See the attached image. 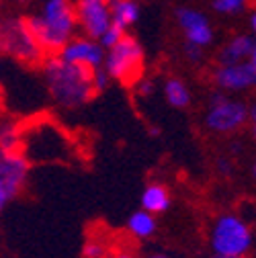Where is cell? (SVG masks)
<instances>
[{"instance_id":"obj_5","label":"cell","mask_w":256,"mask_h":258,"mask_svg":"<svg viewBox=\"0 0 256 258\" xmlns=\"http://www.w3.org/2000/svg\"><path fill=\"white\" fill-rule=\"evenodd\" d=\"M250 123V101L236 94L211 92L207 109L203 115V125L215 136H236Z\"/></svg>"},{"instance_id":"obj_16","label":"cell","mask_w":256,"mask_h":258,"mask_svg":"<svg viewBox=\"0 0 256 258\" xmlns=\"http://www.w3.org/2000/svg\"><path fill=\"white\" fill-rule=\"evenodd\" d=\"M23 146V123L11 115L0 113V148L21 150Z\"/></svg>"},{"instance_id":"obj_9","label":"cell","mask_w":256,"mask_h":258,"mask_svg":"<svg viewBox=\"0 0 256 258\" xmlns=\"http://www.w3.org/2000/svg\"><path fill=\"white\" fill-rule=\"evenodd\" d=\"M174 19H176L178 29L182 31L184 43L197 45L203 49L213 45L215 33L209 23V17L203 11H199L195 7H178L174 11Z\"/></svg>"},{"instance_id":"obj_6","label":"cell","mask_w":256,"mask_h":258,"mask_svg":"<svg viewBox=\"0 0 256 258\" xmlns=\"http://www.w3.org/2000/svg\"><path fill=\"white\" fill-rule=\"evenodd\" d=\"M146 49L140 39L132 33H123V37L109 49H105L103 70L109 74L111 82H119L123 86H134L138 78L144 76Z\"/></svg>"},{"instance_id":"obj_29","label":"cell","mask_w":256,"mask_h":258,"mask_svg":"<svg viewBox=\"0 0 256 258\" xmlns=\"http://www.w3.org/2000/svg\"><path fill=\"white\" fill-rule=\"evenodd\" d=\"M144 258H170L166 252H150V254H146Z\"/></svg>"},{"instance_id":"obj_17","label":"cell","mask_w":256,"mask_h":258,"mask_svg":"<svg viewBox=\"0 0 256 258\" xmlns=\"http://www.w3.org/2000/svg\"><path fill=\"white\" fill-rule=\"evenodd\" d=\"M164 99L174 109H186L193 103V94H190V88L186 86V82L182 78L172 76L164 82Z\"/></svg>"},{"instance_id":"obj_20","label":"cell","mask_w":256,"mask_h":258,"mask_svg":"<svg viewBox=\"0 0 256 258\" xmlns=\"http://www.w3.org/2000/svg\"><path fill=\"white\" fill-rule=\"evenodd\" d=\"M134 90H136V94L140 96V99H152L154 92H156V82L152 78L142 76L134 82Z\"/></svg>"},{"instance_id":"obj_2","label":"cell","mask_w":256,"mask_h":258,"mask_svg":"<svg viewBox=\"0 0 256 258\" xmlns=\"http://www.w3.org/2000/svg\"><path fill=\"white\" fill-rule=\"evenodd\" d=\"M25 21L45 55H55L78 33L74 0H37L25 13Z\"/></svg>"},{"instance_id":"obj_25","label":"cell","mask_w":256,"mask_h":258,"mask_svg":"<svg viewBox=\"0 0 256 258\" xmlns=\"http://www.w3.org/2000/svg\"><path fill=\"white\" fill-rule=\"evenodd\" d=\"M217 172H219L221 176H230V174L234 172V164H232V160H230V158H226V156L217 158Z\"/></svg>"},{"instance_id":"obj_15","label":"cell","mask_w":256,"mask_h":258,"mask_svg":"<svg viewBox=\"0 0 256 258\" xmlns=\"http://www.w3.org/2000/svg\"><path fill=\"white\" fill-rule=\"evenodd\" d=\"M125 230L136 240H150L158 230L156 215H152V213H148L144 209H138L136 213H132L130 217H127Z\"/></svg>"},{"instance_id":"obj_7","label":"cell","mask_w":256,"mask_h":258,"mask_svg":"<svg viewBox=\"0 0 256 258\" xmlns=\"http://www.w3.org/2000/svg\"><path fill=\"white\" fill-rule=\"evenodd\" d=\"M211 82L215 90L226 94H244L250 92L256 84V59L228 63V66H215L211 72Z\"/></svg>"},{"instance_id":"obj_21","label":"cell","mask_w":256,"mask_h":258,"mask_svg":"<svg viewBox=\"0 0 256 258\" xmlns=\"http://www.w3.org/2000/svg\"><path fill=\"white\" fill-rule=\"evenodd\" d=\"M182 53H184V57H186L188 63H193V66H199V63L205 61V53H207V49L197 47V45H190V43H184Z\"/></svg>"},{"instance_id":"obj_10","label":"cell","mask_w":256,"mask_h":258,"mask_svg":"<svg viewBox=\"0 0 256 258\" xmlns=\"http://www.w3.org/2000/svg\"><path fill=\"white\" fill-rule=\"evenodd\" d=\"M74 13L78 33L99 39L111 27L109 0H74Z\"/></svg>"},{"instance_id":"obj_11","label":"cell","mask_w":256,"mask_h":258,"mask_svg":"<svg viewBox=\"0 0 256 258\" xmlns=\"http://www.w3.org/2000/svg\"><path fill=\"white\" fill-rule=\"evenodd\" d=\"M55 55H59L63 61L68 63H74V66H80L84 70H99L103 66V59H105V49L103 45L92 39V37H86L82 33H76L70 41H66Z\"/></svg>"},{"instance_id":"obj_14","label":"cell","mask_w":256,"mask_h":258,"mask_svg":"<svg viewBox=\"0 0 256 258\" xmlns=\"http://www.w3.org/2000/svg\"><path fill=\"white\" fill-rule=\"evenodd\" d=\"M109 7H111V25L125 31V33H130V29L142 17V7L138 0H109Z\"/></svg>"},{"instance_id":"obj_30","label":"cell","mask_w":256,"mask_h":258,"mask_svg":"<svg viewBox=\"0 0 256 258\" xmlns=\"http://www.w3.org/2000/svg\"><path fill=\"white\" fill-rule=\"evenodd\" d=\"M211 258H240V256H217V254H211Z\"/></svg>"},{"instance_id":"obj_8","label":"cell","mask_w":256,"mask_h":258,"mask_svg":"<svg viewBox=\"0 0 256 258\" xmlns=\"http://www.w3.org/2000/svg\"><path fill=\"white\" fill-rule=\"evenodd\" d=\"M31 160L23 150H3L0 148V186L9 190V195L17 199L25 190L31 174Z\"/></svg>"},{"instance_id":"obj_22","label":"cell","mask_w":256,"mask_h":258,"mask_svg":"<svg viewBox=\"0 0 256 258\" xmlns=\"http://www.w3.org/2000/svg\"><path fill=\"white\" fill-rule=\"evenodd\" d=\"M123 33H125V31H121V29H117L115 25H111L107 31H105V33L97 39L101 45H103V49H109V47H113L121 37H123Z\"/></svg>"},{"instance_id":"obj_31","label":"cell","mask_w":256,"mask_h":258,"mask_svg":"<svg viewBox=\"0 0 256 258\" xmlns=\"http://www.w3.org/2000/svg\"><path fill=\"white\" fill-rule=\"evenodd\" d=\"M0 101H3V90H0Z\"/></svg>"},{"instance_id":"obj_3","label":"cell","mask_w":256,"mask_h":258,"mask_svg":"<svg viewBox=\"0 0 256 258\" xmlns=\"http://www.w3.org/2000/svg\"><path fill=\"white\" fill-rule=\"evenodd\" d=\"M0 55L27 68H39L43 61L45 53L31 33L25 13L0 15Z\"/></svg>"},{"instance_id":"obj_1","label":"cell","mask_w":256,"mask_h":258,"mask_svg":"<svg viewBox=\"0 0 256 258\" xmlns=\"http://www.w3.org/2000/svg\"><path fill=\"white\" fill-rule=\"evenodd\" d=\"M39 70L51 103L61 111L80 109L97 96L92 72L63 61L59 55H45Z\"/></svg>"},{"instance_id":"obj_23","label":"cell","mask_w":256,"mask_h":258,"mask_svg":"<svg viewBox=\"0 0 256 258\" xmlns=\"http://www.w3.org/2000/svg\"><path fill=\"white\" fill-rule=\"evenodd\" d=\"M92 84H94V90H97V94H99V92H105L111 86V78L103 68H99V70L92 72Z\"/></svg>"},{"instance_id":"obj_19","label":"cell","mask_w":256,"mask_h":258,"mask_svg":"<svg viewBox=\"0 0 256 258\" xmlns=\"http://www.w3.org/2000/svg\"><path fill=\"white\" fill-rule=\"evenodd\" d=\"M109 244L101 238V236H94V238H88L82 246V256L84 258H107L109 254Z\"/></svg>"},{"instance_id":"obj_24","label":"cell","mask_w":256,"mask_h":258,"mask_svg":"<svg viewBox=\"0 0 256 258\" xmlns=\"http://www.w3.org/2000/svg\"><path fill=\"white\" fill-rule=\"evenodd\" d=\"M107 258H140V256L130 246H115V248H109Z\"/></svg>"},{"instance_id":"obj_4","label":"cell","mask_w":256,"mask_h":258,"mask_svg":"<svg viewBox=\"0 0 256 258\" xmlns=\"http://www.w3.org/2000/svg\"><path fill=\"white\" fill-rule=\"evenodd\" d=\"M209 248L217 256L248 258L254 248L252 225L238 213H221L209 228Z\"/></svg>"},{"instance_id":"obj_26","label":"cell","mask_w":256,"mask_h":258,"mask_svg":"<svg viewBox=\"0 0 256 258\" xmlns=\"http://www.w3.org/2000/svg\"><path fill=\"white\" fill-rule=\"evenodd\" d=\"M11 201H13V197L9 195V190H7L5 186H0V213L7 209V205H9Z\"/></svg>"},{"instance_id":"obj_12","label":"cell","mask_w":256,"mask_h":258,"mask_svg":"<svg viewBox=\"0 0 256 258\" xmlns=\"http://www.w3.org/2000/svg\"><path fill=\"white\" fill-rule=\"evenodd\" d=\"M248 59H256V37L254 33L244 31V33L232 35L217 49L215 66H228V63H240Z\"/></svg>"},{"instance_id":"obj_32","label":"cell","mask_w":256,"mask_h":258,"mask_svg":"<svg viewBox=\"0 0 256 258\" xmlns=\"http://www.w3.org/2000/svg\"><path fill=\"white\" fill-rule=\"evenodd\" d=\"M0 63H3V55H0Z\"/></svg>"},{"instance_id":"obj_13","label":"cell","mask_w":256,"mask_h":258,"mask_svg":"<svg viewBox=\"0 0 256 258\" xmlns=\"http://www.w3.org/2000/svg\"><path fill=\"white\" fill-rule=\"evenodd\" d=\"M140 203H142L144 211H148L152 215H160V213H166L170 209L172 195L164 182H148L142 190Z\"/></svg>"},{"instance_id":"obj_28","label":"cell","mask_w":256,"mask_h":258,"mask_svg":"<svg viewBox=\"0 0 256 258\" xmlns=\"http://www.w3.org/2000/svg\"><path fill=\"white\" fill-rule=\"evenodd\" d=\"M11 3H15L17 7H33L37 0H11Z\"/></svg>"},{"instance_id":"obj_18","label":"cell","mask_w":256,"mask_h":258,"mask_svg":"<svg viewBox=\"0 0 256 258\" xmlns=\"http://www.w3.org/2000/svg\"><path fill=\"white\" fill-rule=\"evenodd\" d=\"M252 0H211V7L221 17H236L250 11Z\"/></svg>"},{"instance_id":"obj_27","label":"cell","mask_w":256,"mask_h":258,"mask_svg":"<svg viewBox=\"0 0 256 258\" xmlns=\"http://www.w3.org/2000/svg\"><path fill=\"white\" fill-rule=\"evenodd\" d=\"M246 23H248V33L256 31V13L254 11H246Z\"/></svg>"}]
</instances>
